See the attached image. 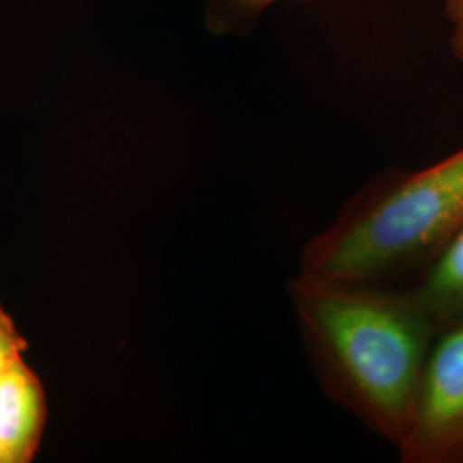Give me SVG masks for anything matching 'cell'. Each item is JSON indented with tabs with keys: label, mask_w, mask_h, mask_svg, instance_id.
<instances>
[{
	"label": "cell",
	"mask_w": 463,
	"mask_h": 463,
	"mask_svg": "<svg viewBox=\"0 0 463 463\" xmlns=\"http://www.w3.org/2000/svg\"><path fill=\"white\" fill-rule=\"evenodd\" d=\"M441 4L449 24L451 55L463 62V0H441Z\"/></svg>",
	"instance_id": "7"
},
{
	"label": "cell",
	"mask_w": 463,
	"mask_h": 463,
	"mask_svg": "<svg viewBox=\"0 0 463 463\" xmlns=\"http://www.w3.org/2000/svg\"><path fill=\"white\" fill-rule=\"evenodd\" d=\"M397 453L402 463H463V323L438 331Z\"/></svg>",
	"instance_id": "3"
},
{
	"label": "cell",
	"mask_w": 463,
	"mask_h": 463,
	"mask_svg": "<svg viewBox=\"0 0 463 463\" xmlns=\"http://www.w3.org/2000/svg\"><path fill=\"white\" fill-rule=\"evenodd\" d=\"M26 348V340L23 338L16 323L0 302V378L19 357H24Z\"/></svg>",
	"instance_id": "6"
},
{
	"label": "cell",
	"mask_w": 463,
	"mask_h": 463,
	"mask_svg": "<svg viewBox=\"0 0 463 463\" xmlns=\"http://www.w3.org/2000/svg\"><path fill=\"white\" fill-rule=\"evenodd\" d=\"M290 298L317 380L333 403L398 449L439 328L409 285L298 273Z\"/></svg>",
	"instance_id": "1"
},
{
	"label": "cell",
	"mask_w": 463,
	"mask_h": 463,
	"mask_svg": "<svg viewBox=\"0 0 463 463\" xmlns=\"http://www.w3.org/2000/svg\"><path fill=\"white\" fill-rule=\"evenodd\" d=\"M409 287L439 330L463 323V229Z\"/></svg>",
	"instance_id": "5"
},
{
	"label": "cell",
	"mask_w": 463,
	"mask_h": 463,
	"mask_svg": "<svg viewBox=\"0 0 463 463\" xmlns=\"http://www.w3.org/2000/svg\"><path fill=\"white\" fill-rule=\"evenodd\" d=\"M463 229V146L422 168L390 166L342 204L302 254V273L414 283Z\"/></svg>",
	"instance_id": "2"
},
{
	"label": "cell",
	"mask_w": 463,
	"mask_h": 463,
	"mask_svg": "<svg viewBox=\"0 0 463 463\" xmlns=\"http://www.w3.org/2000/svg\"><path fill=\"white\" fill-rule=\"evenodd\" d=\"M45 422L43 384L24 357H19L0 378V463L32 462Z\"/></svg>",
	"instance_id": "4"
},
{
	"label": "cell",
	"mask_w": 463,
	"mask_h": 463,
	"mask_svg": "<svg viewBox=\"0 0 463 463\" xmlns=\"http://www.w3.org/2000/svg\"><path fill=\"white\" fill-rule=\"evenodd\" d=\"M231 2L241 13L260 14L261 11H265L266 7L273 5L279 0H231ZM300 2H306V0H300Z\"/></svg>",
	"instance_id": "8"
}]
</instances>
